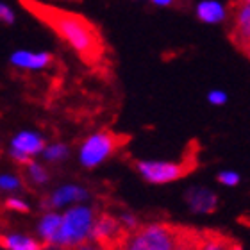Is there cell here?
<instances>
[{"label": "cell", "instance_id": "cell-18", "mask_svg": "<svg viewBox=\"0 0 250 250\" xmlns=\"http://www.w3.org/2000/svg\"><path fill=\"white\" fill-rule=\"evenodd\" d=\"M0 20H2L4 25H13L16 20V15H15V11H13V7H11L9 4H5V2L0 4Z\"/></svg>", "mask_w": 250, "mask_h": 250}, {"label": "cell", "instance_id": "cell-22", "mask_svg": "<svg viewBox=\"0 0 250 250\" xmlns=\"http://www.w3.org/2000/svg\"><path fill=\"white\" fill-rule=\"evenodd\" d=\"M218 181L225 186H236V184L240 183V175L234 172H222L218 175Z\"/></svg>", "mask_w": 250, "mask_h": 250}, {"label": "cell", "instance_id": "cell-6", "mask_svg": "<svg viewBox=\"0 0 250 250\" xmlns=\"http://www.w3.org/2000/svg\"><path fill=\"white\" fill-rule=\"evenodd\" d=\"M130 234L132 232L125 229L120 220H116L107 213H102L95 218L89 240L99 243L104 250H118L129 243Z\"/></svg>", "mask_w": 250, "mask_h": 250}, {"label": "cell", "instance_id": "cell-24", "mask_svg": "<svg viewBox=\"0 0 250 250\" xmlns=\"http://www.w3.org/2000/svg\"><path fill=\"white\" fill-rule=\"evenodd\" d=\"M150 2L156 7H172V5H175L177 0H150Z\"/></svg>", "mask_w": 250, "mask_h": 250}, {"label": "cell", "instance_id": "cell-27", "mask_svg": "<svg viewBox=\"0 0 250 250\" xmlns=\"http://www.w3.org/2000/svg\"><path fill=\"white\" fill-rule=\"evenodd\" d=\"M238 2H243V4H250V0H238Z\"/></svg>", "mask_w": 250, "mask_h": 250}, {"label": "cell", "instance_id": "cell-17", "mask_svg": "<svg viewBox=\"0 0 250 250\" xmlns=\"http://www.w3.org/2000/svg\"><path fill=\"white\" fill-rule=\"evenodd\" d=\"M29 167V175H31V179L34 181V183L38 184H43V183H47V179H48V173L47 170L42 167V165H38V163H29L27 165Z\"/></svg>", "mask_w": 250, "mask_h": 250}, {"label": "cell", "instance_id": "cell-4", "mask_svg": "<svg viewBox=\"0 0 250 250\" xmlns=\"http://www.w3.org/2000/svg\"><path fill=\"white\" fill-rule=\"evenodd\" d=\"M197 167L195 154L184 157L183 161H138L136 170L141 173V177L152 184H167L177 179L186 177Z\"/></svg>", "mask_w": 250, "mask_h": 250}, {"label": "cell", "instance_id": "cell-20", "mask_svg": "<svg viewBox=\"0 0 250 250\" xmlns=\"http://www.w3.org/2000/svg\"><path fill=\"white\" fill-rule=\"evenodd\" d=\"M208 100L213 105H224L227 102V93L224 89H211L208 93Z\"/></svg>", "mask_w": 250, "mask_h": 250}, {"label": "cell", "instance_id": "cell-8", "mask_svg": "<svg viewBox=\"0 0 250 250\" xmlns=\"http://www.w3.org/2000/svg\"><path fill=\"white\" fill-rule=\"evenodd\" d=\"M195 16L202 23L216 25L227 20V7L218 0H200L195 5Z\"/></svg>", "mask_w": 250, "mask_h": 250}, {"label": "cell", "instance_id": "cell-25", "mask_svg": "<svg viewBox=\"0 0 250 250\" xmlns=\"http://www.w3.org/2000/svg\"><path fill=\"white\" fill-rule=\"evenodd\" d=\"M118 250H140V249H136V247L132 245V243H130V240H129V243H127V245L122 247V249H118Z\"/></svg>", "mask_w": 250, "mask_h": 250}, {"label": "cell", "instance_id": "cell-11", "mask_svg": "<svg viewBox=\"0 0 250 250\" xmlns=\"http://www.w3.org/2000/svg\"><path fill=\"white\" fill-rule=\"evenodd\" d=\"M62 216L56 213H48L45 214L40 222V236L45 240V245H56V247H62Z\"/></svg>", "mask_w": 250, "mask_h": 250}, {"label": "cell", "instance_id": "cell-9", "mask_svg": "<svg viewBox=\"0 0 250 250\" xmlns=\"http://www.w3.org/2000/svg\"><path fill=\"white\" fill-rule=\"evenodd\" d=\"M197 250H241L232 238L218 230H202L198 232Z\"/></svg>", "mask_w": 250, "mask_h": 250}, {"label": "cell", "instance_id": "cell-5", "mask_svg": "<svg viewBox=\"0 0 250 250\" xmlns=\"http://www.w3.org/2000/svg\"><path fill=\"white\" fill-rule=\"evenodd\" d=\"M95 224L93 211L88 208H73L66 211L62 216V247L64 249H75L81 243L89 240L91 229Z\"/></svg>", "mask_w": 250, "mask_h": 250}, {"label": "cell", "instance_id": "cell-1", "mask_svg": "<svg viewBox=\"0 0 250 250\" xmlns=\"http://www.w3.org/2000/svg\"><path fill=\"white\" fill-rule=\"evenodd\" d=\"M31 15H34L40 21L50 27L73 52L86 62L99 61L104 54V38L100 34L99 27L89 21L86 16L73 13V11L61 9L56 5L43 4L40 0H20Z\"/></svg>", "mask_w": 250, "mask_h": 250}, {"label": "cell", "instance_id": "cell-14", "mask_svg": "<svg viewBox=\"0 0 250 250\" xmlns=\"http://www.w3.org/2000/svg\"><path fill=\"white\" fill-rule=\"evenodd\" d=\"M2 247L5 250H43L45 245L21 234H5L2 236Z\"/></svg>", "mask_w": 250, "mask_h": 250}, {"label": "cell", "instance_id": "cell-3", "mask_svg": "<svg viewBox=\"0 0 250 250\" xmlns=\"http://www.w3.org/2000/svg\"><path fill=\"white\" fill-rule=\"evenodd\" d=\"M127 140H129L127 136L116 134L113 130H99L84 140L79 148V159L86 168L99 167L100 163L113 156Z\"/></svg>", "mask_w": 250, "mask_h": 250}, {"label": "cell", "instance_id": "cell-7", "mask_svg": "<svg viewBox=\"0 0 250 250\" xmlns=\"http://www.w3.org/2000/svg\"><path fill=\"white\" fill-rule=\"evenodd\" d=\"M9 62L15 68H20V70H31V72H40V70H45L54 62V56L50 52H32V50H15L11 52Z\"/></svg>", "mask_w": 250, "mask_h": 250}, {"label": "cell", "instance_id": "cell-19", "mask_svg": "<svg viewBox=\"0 0 250 250\" xmlns=\"http://www.w3.org/2000/svg\"><path fill=\"white\" fill-rule=\"evenodd\" d=\"M4 208L9 209V211H20V213H27V211H29V206H27L23 200L15 198V197L7 198V200L4 202Z\"/></svg>", "mask_w": 250, "mask_h": 250}, {"label": "cell", "instance_id": "cell-15", "mask_svg": "<svg viewBox=\"0 0 250 250\" xmlns=\"http://www.w3.org/2000/svg\"><path fill=\"white\" fill-rule=\"evenodd\" d=\"M84 191L81 188L75 186H66L59 189L52 198H50V206H62L64 202H70V200H77V198H83Z\"/></svg>", "mask_w": 250, "mask_h": 250}, {"label": "cell", "instance_id": "cell-16", "mask_svg": "<svg viewBox=\"0 0 250 250\" xmlns=\"http://www.w3.org/2000/svg\"><path fill=\"white\" fill-rule=\"evenodd\" d=\"M45 159L47 161H62L68 157V146L62 143H54V145L45 148Z\"/></svg>", "mask_w": 250, "mask_h": 250}, {"label": "cell", "instance_id": "cell-12", "mask_svg": "<svg viewBox=\"0 0 250 250\" xmlns=\"http://www.w3.org/2000/svg\"><path fill=\"white\" fill-rule=\"evenodd\" d=\"M234 42L241 48L250 45V4L240 2L234 15Z\"/></svg>", "mask_w": 250, "mask_h": 250}, {"label": "cell", "instance_id": "cell-21", "mask_svg": "<svg viewBox=\"0 0 250 250\" xmlns=\"http://www.w3.org/2000/svg\"><path fill=\"white\" fill-rule=\"evenodd\" d=\"M0 186H2V189L11 191V189H18V188L21 186V183H20V179L13 177V175H2V177H0Z\"/></svg>", "mask_w": 250, "mask_h": 250}, {"label": "cell", "instance_id": "cell-2", "mask_svg": "<svg viewBox=\"0 0 250 250\" xmlns=\"http://www.w3.org/2000/svg\"><path fill=\"white\" fill-rule=\"evenodd\" d=\"M179 234H181V225H140L130 234V243L140 250H177Z\"/></svg>", "mask_w": 250, "mask_h": 250}, {"label": "cell", "instance_id": "cell-26", "mask_svg": "<svg viewBox=\"0 0 250 250\" xmlns=\"http://www.w3.org/2000/svg\"><path fill=\"white\" fill-rule=\"evenodd\" d=\"M245 52H247V56L250 58V45H247V47H245Z\"/></svg>", "mask_w": 250, "mask_h": 250}, {"label": "cell", "instance_id": "cell-13", "mask_svg": "<svg viewBox=\"0 0 250 250\" xmlns=\"http://www.w3.org/2000/svg\"><path fill=\"white\" fill-rule=\"evenodd\" d=\"M188 202L197 213H213L216 209L214 193L208 191V189H200V188H193L191 191L188 193Z\"/></svg>", "mask_w": 250, "mask_h": 250}, {"label": "cell", "instance_id": "cell-23", "mask_svg": "<svg viewBox=\"0 0 250 250\" xmlns=\"http://www.w3.org/2000/svg\"><path fill=\"white\" fill-rule=\"evenodd\" d=\"M73 250H104V249H102L99 243H95L93 240H89V241H84V243H81V245L75 247Z\"/></svg>", "mask_w": 250, "mask_h": 250}, {"label": "cell", "instance_id": "cell-10", "mask_svg": "<svg viewBox=\"0 0 250 250\" xmlns=\"http://www.w3.org/2000/svg\"><path fill=\"white\" fill-rule=\"evenodd\" d=\"M11 148L23 152V154L32 157L36 156V154H40V152H43L47 146H45L43 136H40L38 132H31V130H23V132H18L11 140Z\"/></svg>", "mask_w": 250, "mask_h": 250}]
</instances>
